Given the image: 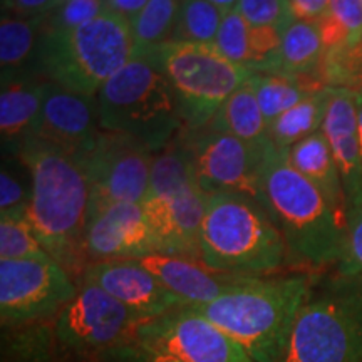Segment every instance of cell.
I'll return each mask as SVG.
<instances>
[{
    "label": "cell",
    "instance_id": "6da1fadb",
    "mask_svg": "<svg viewBox=\"0 0 362 362\" xmlns=\"http://www.w3.org/2000/svg\"><path fill=\"white\" fill-rule=\"evenodd\" d=\"M17 156L33 183L27 216L44 250L69 272L83 267L90 183L83 166L71 155L30 136Z\"/></svg>",
    "mask_w": 362,
    "mask_h": 362
},
{
    "label": "cell",
    "instance_id": "7a4b0ae2",
    "mask_svg": "<svg viewBox=\"0 0 362 362\" xmlns=\"http://www.w3.org/2000/svg\"><path fill=\"white\" fill-rule=\"evenodd\" d=\"M260 183V203L293 259L312 267L337 264L346 243L347 215L293 168L287 151L270 141Z\"/></svg>",
    "mask_w": 362,
    "mask_h": 362
},
{
    "label": "cell",
    "instance_id": "3957f363",
    "mask_svg": "<svg viewBox=\"0 0 362 362\" xmlns=\"http://www.w3.org/2000/svg\"><path fill=\"white\" fill-rule=\"evenodd\" d=\"M309 298L310 280L305 275L247 277L210 304L192 309L235 339L253 362H279Z\"/></svg>",
    "mask_w": 362,
    "mask_h": 362
},
{
    "label": "cell",
    "instance_id": "277c9868",
    "mask_svg": "<svg viewBox=\"0 0 362 362\" xmlns=\"http://www.w3.org/2000/svg\"><path fill=\"white\" fill-rule=\"evenodd\" d=\"M285 240L255 198L242 193L206 197L200 262L208 269L240 277H260L282 267Z\"/></svg>",
    "mask_w": 362,
    "mask_h": 362
},
{
    "label": "cell",
    "instance_id": "5b68a950",
    "mask_svg": "<svg viewBox=\"0 0 362 362\" xmlns=\"http://www.w3.org/2000/svg\"><path fill=\"white\" fill-rule=\"evenodd\" d=\"M129 21L107 11L67 30L42 29L34 57L35 74L49 83L96 96L98 90L133 59Z\"/></svg>",
    "mask_w": 362,
    "mask_h": 362
},
{
    "label": "cell",
    "instance_id": "8992f818",
    "mask_svg": "<svg viewBox=\"0 0 362 362\" xmlns=\"http://www.w3.org/2000/svg\"><path fill=\"white\" fill-rule=\"evenodd\" d=\"M99 126L143 143L153 153L185 131L176 94L163 72L133 57L98 90Z\"/></svg>",
    "mask_w": 362,
    "mask_h": 362
},
{
    "label": "cell",
    "instance_id": "52a82bcc",
    "mask_svg": "<svg viewBox=\"0 0 362 362\" xmlns=\"http://www.w3.org/2000/svg\"><path fill=\"white\" fill-rule=\"evenodd\" d=\"M139 57L151 62L170 81L185 131L205 128L226 98L253 74L225 57L215 44L166 40Z\"/></svg>",
    "mask_w": 362,
    "mask_h": 362
},
{
    "label": "cell",
    "instance_id": "ba28073f",
    "mask_svg": "<svg viewBox=\"0 0 362 362\" xmlns=\"http://www.w3.org/2000/svg\"><path fill=\"white\" fill-rule=\"evenodd\" d=\"M279 362H362V285L342 280L310 297Z\"/></svg>",
    "mask_w": 362,
    "mask_h": 362
},
{
    "label": "cell",
    "instance_id": "9c48e42d",
    "mask_svg": "<svg viewBox=\"0 0 362 362\" xmlns=\"http://www.w3.org/2000/svg\"><path fill=\"white\" fill-rule=\"evenodd\" d=\"M141 322L144 319L106 291L83 280L74 298L56 315L54 337L72 354L96 359L117 344L133 339Z\"/></svg>",
    "mask_w": 362,
    "mask_h": 362
},
{
    "label": "cell",
    "instance_id": "30bf717a",
    "mask_svg": "<svg viewBox=\"0 0 362 362\" xmlns=\"http://www.w3.org/2000/svg\"><path fill=\"white\" fill-rule=\"evenodd\" d=\"M78 293L69 272L56 260H0V319L24 325L57 315Z\"/></svg>",
    "mask_w": 362,
    "mask_h": 362
},
{
    "label": "cell",
    "instance_id": "8fae6325",
    "mask_svg": "<svg viewBox=\"0 0 362 362\" xmlns=\"http://www.w3.org/2000/svg\"><path fill=\"white\" fill-rule=\"evenodd\" d=\"M155 153L134 138L99 131L78 160L90 183L89 206L107 203H143L148 197Z\"/></svg>",
    "mask_w": 362,
    "mask_h": 362
},
{
    "label": "cell",
    "instance_id": "7c38bea8",
    "mask_svg": "<svg viewBox=\"0 0 362 362\" xmlns=\"http://www.w3.org/2000/svg\"><path fill=\"white\" fill-rule=\"evenodd\" d=\"M185 138L203 193H242L260 202L262 168L269 141L253 144L206 128L185 131Z\"/></svg>",
    "mask_w": 362,
    "mask_h": 362
},
{
    "label": "cell",
    "instance_id": "4fadbf2b",
    "mask_svg": "<svg viewBox=\"0 0 362 362\" xmlns=\"http://www.w3.org/2000/svg\"><path fill=\"white\" fill-rule=\"evenodd\" d=\"M133 339L180 362H253L235 339L192 307L144 320Z\"/></svg>",
    "mask_w": 362,
    "mask_h": 362
},
{
    "label": "cell",
    "instance_id": "5bb4252c",
    "mask_svg": "<svg viewBox=\"0 0 362 362\" xmlns=\"http://www.w3.org/2000/svg\"><path fill=\"white\" fill-rule=\"evenodd\" d=\"M84 253L93 264L141 259L149 253H156V240L143 203L89 206Z\"/></svg>",
    "mask_w": 362,
    "mask_h": 362
},
{
    "label": "cell",
    "instance_id": "9a60e30c",
    "mask_svg": "<svg viewBox=\"0 0 362 362\" xmlns=\"http://www.w3.org/2000/svg\"><path fill=\"white\" fill-rule=\"evenodd\" d=\"M99 131L96 96H86L47 83L33 136L78 160L94 143Z\"/></svg>",
    "mask_w": 362,
    "mask_h": 362
},
{
    "label": "cell",
    "instance_id": "2e32d148",
    "mask_svg": "<svg viewBox=\"0 0 362 362\" xmlns=\"http://www.w3.org/2000/svg\"><path fill=\"white\" fill-rule=\"evenodd\" d=\"M83 280L96 284L144 320L187 307L138 259L94 262L86 267Z\"/></svg>",
    "mask_w": 362,
    "mask_h": 362
},
{
    "label": "cell",
    "instance_id": "e0dca14e",
    "mask_svg": "<svg viewBox=\"0 0 362 362\" xmlns=\"http://www.w3.org/2000/svg\"><path fill=\"white\" fill-rule=\"evenodd\" d=\"M206 197L200 187H193L170 197H148L143 202L156 240V253L200 260Z\"/></svg>",
    "mask_w": 362,
    "mask_h": 362
},
{
    "label": "cell",
    "instance_id": "ac0fdd59",
    "mask_svg": "<svg viewBox=\"0 0 362 362\" xmlns=\"http://www.w3.org/2000/svg\"><path fill=\"white\" fill-rule=\"evenodd\" d=\"M322 131L341 173L349 220L362 210V149L357 94L334 89Z\"/></svg>",
    "mask_w": 362,
    "mask_h": 362
},
{
    "label": "cell",
    "instance_id": "d6986e66",
    "mask_svg": "<svg viewBox=\"0 0 362 362\" xmlns=\"http://www.w3.org/2000/svg\"><path fill=\"white\" fill-rule=\"evenodd\" d=\"M138 260L149 272H153L158 280L187 307L210 304L247 279L240 275L221 274L208 269L200 260L168 255V253H149Z\"/></svg>",
    "mask_w": 362,
    "mask_h": 362
},
{
    "label": "cell",
    "instance_id": "ffe728a7",
    "mask_svg": "<svg viewBox=\"0 0 362 362\" xmlns=\"http://www.w3.org/2000/svg\"><path fill=\"white\" fill-rule=\"evenodd\" d=\"M49 81L37 74L8 81L0 94V133L4 156H17L27 138L34 134Z\"/></svg>",
    "mask_w": 362,
    "mask_h": 362
},
{
    "label": "cell",
    "instance_id": "44dd1931",
    "mask_svg": "<svg viewBox=\"0 0 362 362\" xmlns=\"http://www.w3.org/2000/svg\"><path fill=\"white\" fill-rule=\"evenodd\" d=\"M287 155L293 168L304 175L310 183H314L339 211L347 215L341 173L324 131L320 129L309 138L302 139L288 149Z\"/></svg>",
    "mask_w": 362,
    "mask_h": 362
},
{
    "label": "cell",
    "instance_id": "7402d4cb",
    "mask_svg": "<svg viewBox=\"0 0 362 362\" xmlns=\"http://www.w3.org/2000/svg\"><path fill=\"white\" fill-rule=\"evenodd\" d=\"M205 128L235 136L253 144L269 141V124L257 99L252 78L226 98Z\"/></svg>",
    "mask_w": 362,
    "mask_h": 362
},
{
    "label": "cell",
    "instance_id": "603a6c76",
    "mask_svg": "<svg viewBox=\"0 0 362 362\" xmlns=\"http://www.w3.org/2000/svg\"><path fill=\"white\" fill-rule=\"evenodd\" d=\"M324 56L325 45L319 22L296 19L282 34L274 74L320 78Z\"/></svg>",
    "mask_w": 362,
    "mask_h": 362
},
{
    "label": "cell",
    "instance_id": "cb8c5ba5",
    "mask_svg": "<svg viewBox=\"0 0 362 362\" xmlns=\"http://www.w3.org/2000/svg\"><path fill=\"white\" fill-rule=\"evenodd\" d=\"M45 17H21L4 13L0 22V67L2 84L24 78L25 67L34 62Z\"/></svg>",
    "mask_w": 362,
    "mask_h": 362
},
{
    "label": "cell",
    "instance_id": "d4e9b609",
    "mask_svg": "<svg viewBox=\"0 0 362 362\" xmlns=\"http://www.w3.org/2000/svg\"><path fill=\"white\" fill-rule=\"evenodd\" d=\"M334 89L325 86L319 93L305 98L297 106L275 117L269 124V141L280 151H288L302 139L322 129Z\"/></svg>",
    "mask_w": 362,
    "mask_h": 362
},
{
    "label": "cell",
    "instance_id": "484cf974",
    "mask_svg": "<svg viewBox=\"0 0 362 362\" xmlns=\"http://www.w3.org/2000/svg\"><path fill=\"white\" fill-rule=\"evenodd\" d=\"M252 84L267 124L325 88L322 79L315 76H280L269 72H253Z\"/></svg>",
    "mask_w": 362,
    "mask_h": 362
},
{
    "label": "cell",
    "instance_id": "4316f807",
    "mask_svg": "<svg viewBox=\"0 0 362 362\" xmlns=\"http://www.w3.org/2000/svg\"><path fill=\"white\" fill-rule=\"evenodd\" d=\"M193 187H198V181L183 131L153 156L148 197H170Z\"/></svg>",
    "mask_w": 362,
    "mask_h": 362
},
{
    "label": "cell",
    "instance_id": "83f0119b",
    "mask_svg": "<svg viewBox=\"0 0 362 362\" xmlns=\"http://www.w3.org/2000/svg\"><path fill=\"white\" fill-rule=\"evenodd\" d=\"M181 0H149L129 21L134 44L133 57H139L148 49L171 40Z\"/></svg>",
    "mask_w": 362,
    "mask_h": 362
},
{
    "label": "cell",
    "instance_id": "f1b7e54d",
    "mask_svg": "<svg viewBox=\"0 0 362 362\" xmlns=\"http://www.w3.org/2000/svg\"><path fill=\"white\" fill-rule=\"evenodd\" d=\"M225 13L208 0H181L171 40L214 44Z\"/></svg>",
    "mask_w": 362,
    "mask_h": 362
},
{
    "label": "cell",
    "instance_id": "f546056e",
    "mask_svg": "<svg viewBox=\"0 0 362 362\" xmlns=\"http://www.w3.org/2000/svg\"><path fill=\"white\" fill-rule=\"evenodd\" d=\"M320 79L329 88L362 96V40L325 51Z\"/></svg>",
    "mask_w": 362,
    "mask_h": 362
},
{
    "label": "cell",
    "instance_id": "4dcf8cb0",
    "mask_svg": "<svg viewBox=\"0 0 362 362\" xmlns=\"http://www.w3.org/2000/svg\"><path fill=\"white\" fill-rule=\"evenodd\" d=\"M27 211L0 215V260L47 259ZM52 259V257H51Z\"/></svg>",
    "mask_w": 362,
    "mask_h": 362
},
{
    "label": "cell",
    "instance_id": "1f68e13d",
    "mask_svg": "<svg viewBox=\"0 0 362 362\" xmlns=\"http://www.w3.org/2000/svg\"><path fill=\"white\" fill-rule=\"evenodd\" d=\"M30 175L19 156H4L0 171V215L19 214L29 210Z\"/></svg>",
    "mask_w": 362,
    "mask_h": 362
},
{
    "label": "cell",
    "instance_id": "d6a6232c",
    "mask_svg": "<svg viewBox=\"0 0 362 362\" xmlns=\"http://www.w3.org/2000/svg\"><path fill=\"white\" fill-rule=\"evenodd\" d=\"M250 34H252V25L248 24V22L233 8V11H228L225 13L214 44L225 57H228L230 61L235 62V64L250 69L252 67Z\"/></svg>",
    "mask_w": 362,
    "mask_h": 362
},
{
    "label": "cell",
    "instance_id": "836d02e7",
    "mask_svg": "<svg viewBox=\"0 0 362 362\" xmlns=\"http://www.w3.org/2000/svg\"><path fill=\"white\" fill-rule=\"evenodd\" d=\"M107 8L106 0H67V2L59 4L56 8L45 16L44 29L47 30H67L74 29L86 24V22L94 21L96 17L106 13Z\"/></svg>",
    "mask_w": 362,
    "mask_h": 362
},
{
    "label": "cell",
    "instance_id": "e575fe53",
    "mask_svg": "<svg viewBox=\"0 0 362 362\" xmlns=\"http://www.w3.org/2000/svg\"><path fill=\"white\" fill-rule=\"evenodd\" d=\"M235 11L252 27H277L285 30L296 21L288 0H238Z\"/></svg>",
    "mask_w": 362,
    "mask_h": 362
},
{
    "label": "cell",
    "instance_id": "d590c367",
    "mask_svg": "<svg viewBox=\"0 0 362 362\" xmlns=\"http://www.w3.org/2000/svg\"><path fill=\"white\" fill-rule=\"evenodd\" d=\"M336 265L341 280L362 285V210L347 220L346 243Z\"/></svg>",
    "mask_w": 362,
    "mask_h": 362
},
{
    "label": "cell",
    "instance_id": "8d00e7d4",
    "mask_svg": "<svg viewBox=\"0 0 362 362\" xmlns=\"http://www.w3.org/2000/svg\"><path fill=\"white\" fill-rule=\"evenodd\" d=\"M96 362H180L165 352L143 346L134 339L117 344L96 357Z\"/></svg>",
    "mask_w": 362,
    "mask_h": 362
},
{
    "label": "cell",
    "instance_id": "74e56055",
    "mask_svg": "<svg viewBox=\"0 0 362 362\" xmlns=\"http://www.w3.org/2000/svg\"><path fill=\"white\" fill-rule=\"evenodd\" d=\"M329 12L341 22L347 33V44L362 40V2L361 0H330Z\"/></svg>",
    "mask_w": 362,
    "mask_h": 362
},
{
    "label": "cell",
    "instance_id": "f35d334b",
    "mask_svg": "<svg viewBox=\"0 0 362 362\" xmlns=\"http://www.w3.org/2000/svg\"><path fill=\"white\" fill-rule=\"evenodd\" d=\"M56 7L57 0H11V6L6 12L21 17H45Z\"/></svg>",
    "mask_w": 362,
    "mask_h": 362
},
{
    "label": "cell",
    "instance_id": "ab89813d",
    "mask_svg": "<svg viewBox=\"0 0 362 362\" xmlns=\"http://www.w3.org/2000/svg\"><path fill=\"white\" fill-rule=\"evenodd\" d=\"M296 19L319 21L329 12L330 0H288Z\"/></svg>",
    "mask_w": 362,
    "mask_h": 362
},
{
    "label": "cell",
    "instance_id": "60d3db41",
    "mask_svg": "<svg viewBox=\"0 0 362 362\" xmlns=\"http://www.w3.org/2000/svg\"><path fill=\"white\" fill-rule=\"evenodd\" d=\"M107 8L111 12L119 13L124 19L131 21L141 8L146 6L149 0H106Z\"/></svg>",
    "mask_w": 362,
    "mask_h": 362
},
{
    "label": "cell",
    "instance_id": "b9f144b4",
    "mask_svg": "<svg viewBox=\"0 0 362 362\" xmlns=\"http://www.w3.org/2000/svg\"><path fill=\"white\" fill-rule=\"evenodd\" d=\"M208 2L215 4V6H216V7L223 8V11H225V12H228V11H233V8H235V7H237L238 0H208Z\"/></svg>",
    "mask_w": 362,
    "mask_h": 362
},
{
    "label": "cell",
    "instance_id": "7bdbcfd3",
    "mask_svg": "<svg viewBox=\"0 0 362 362\" xmlns=\"http://www.w3.org/2000/svg\"><path fill=\"white\" fill-rule=\"evenodd\" d=\"M357 115H359V134H361V149H362V96H357Z\"/></svg>",
    "mask_w": 362,
    "mask_h": 362
},
{
    "label": "cell",
    "instance_id": "ee69618b",
    "mask_svg": "<svg viewBox=\"0 0 362 362\" xmlns=\"http://www.w3.org/2000/svg\"><path fill=\"white\" fill-rule=\"evenodd\" d=\"M8 6H11V0H2V11H4V12L7 11Z\"/></svg>",
    "mask_w": 362,
    "mask_h": 362
},
{
    "label": "cell",
    "instance_id": "f6af8a7d",
    "mask_svg": "<svg viewBox=\"0 0 362 362\" xmlns=\"http://www.w3.org/2000/svg\"><path fill=\"white\" fill-rule=\"evenodd\" d=\"M62 2H67V0H57V6H59V4H62Z\"/></svg>",
    "mask_w": 362,
    "mask_h": 362
},
{
    "label": "cell",
    "instance_id": "bcb514c9",
    "mask_svg": "<svg viewBox=\"0 0 362 362\" xmlns=\"http://www.w3.org/2000/svg\"><path fill=\"white\" fill-rule=\"evenodd\" d=\"M361 2H362V0H361Z\"/></svg>",
    "mask_w": 362,
    "mask_h": 362
}]
</instances>
